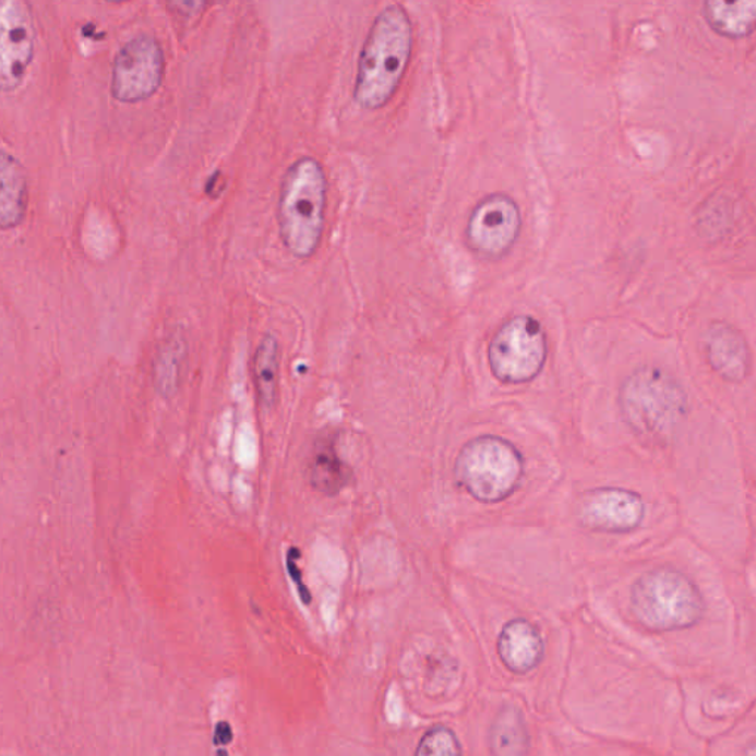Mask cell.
<instances>
[{"label":"cell","mask_w":756,"mask_h":756,"mask_svg":"<svg viewBox=\"0 0 756 756\" xmlns=\"http://www.w3.org/2000/svg\"><path fill=\"white\" fill-rule=\"evenodd\" d=\"M620 405L631 429L651 437L674 432L688 408L679 380L658 367H641L628 375L621 387Z\"/></svg>","instance_id":"3"},{"label":"cell","mask_w":756,"mask_h":756,"mask_svg":"<svg viewBox=\"0 0 756 756\" xmlns=\"http://www.w3.org/2000/svg\"><path fill=\"white\" fill-rule=\"evenodd\" d=\"M524 471L520 451L507 439L492 434L467 442L454 466L459 487L483 504L507 500L519 488Z\"/></svg>","instance_id":"4"},{"label":"cell","mask_w":756,"mask_h":756,"mask_svg":"<svg viewBox=\"0 0 756 756\" xmlns=\"http://www.w3.org/2000/svg\"><path fill=\"white\" fill-rule=\"evenodd\" d=\"M166 57L156 37L141 35L128 40L112 62L111 95L121 104H140L160 89Z\"/></svg>","instance_id":"7"},{"label":"cell","mask_w":756,"mask_h":756,"mask_svg":"<svg viewBox=\"0 0 756 756\" xmlns=\"http://www.w3.org/2000/svg\"><path fill=\"white\" fill-rule=\"evenodd\" d=\"M0 227L10 231L20 227L26 217L28 190L26 170L7 149L0 158Z\"/></svg>","instance_id":"13"},{"label":"cell","mask_w":756,"mask_h":756,"mask_svg":"<svg viewBox=\"0 0 756 756\" xmlns=\"http://www.w3.org/2000/svg\"><path fill=\"white\" fill-rule=\"evenodd\" d=\"M352 478V469L338 457L332 442L316 444L307 465V479L312 490L334 496L344 491Z\"/></svg>","instance_id":"15"},{"label":"cell","mask_w":756,"mask_h":756,"mask_svg":"<svg viewBox=\"0 0 756 756\" xmlns=\"http://www.w3.org/2000/svg\"><path fill=\"white\" fill-rule=\"evenodd\" d=\"M708 26L727 39H743L756 31V0H705Z\"/></svg>","instance_id":"14"},{"label":"cell","mask_w":756,"mask_h":756,"mask_svg":"<svg viewBox=\"0 0 756 756\" xmlns=\"http://www.w3.org/2000/svg\"><path fill=\"white\" fill-rule=\"evenodd\" d=\"M36 26L28 0H0V86L14 92L35 60Z\"/></svg>","instance_id":"8"},{"label":"cell","mask_w":756,"mask_h":756,"mask_svg":"<svg viewBox=\"0 0 756 756\" xmlns=\"http://www.w3.org/2000/svg\"><path fill=\"white\" fill-rule=\"evenodd\" d=\"M496 651L509 672L524 675L540 665L545 646L537 626L519 617L503 626L496 641Z\"/></svg>","instance_id":"12"},{"label":"cell","mask_w":756,"mask_h":756,"mask_svg":"<svg viewBox=\"0 0 756 756\" xmlns=\"http://www.w3.org/2000/svg\"><path fill=\"white\" fill-rule=\"evenodd\" d=\"M300 559V551L298 549H290L287 553V569L290 574L292 580H295L296 587H298L300 599H302L304 604H311V592H309L307 585L302 580V572H300L298 566V560Z\"/></svg>","instance_id":"21"},{"label":"cell","mask_w":756,"mask_h":756,"mask_svg":"<svg viewBox=\"0 0 756 756\" xmlns=\"http://www.w3.org/2000/svg\"><path fill=\"white\" fill-rule=\"evenodd\" d=\"M185 341L181 336H170L158 349L154 361V384L158 394L173 398L181 383L182 363L185 359Z\"/></svg>","instance_id":"18"},{"label":"cell","mask_w":756,"mask_h":756,"mask_svg":"<svg viewBox=\"0 0 756 756\" xmlns=\"http://www.w3.org/2000/svg\"><path fill=\"white\" fill-rule=\"evenodd\" d=\"M232 729L231 725L228 724V722H219V724L215 727V739H213V741H215V745H228V743L232 742Z\"/></svg>","instance_id":"22"},{"label":"cell","mask_w":756,"mask_h":756,"mask_svg":"<svg viewBox=\"0 0 756 756\" xmlns=\"http://www.w3.org/2000/svg\"><path fill=\"white\" fill-rule=\"evenodd\" d=\"M104 2H108V3H124V2H129V0H104Z\"/></svg>","instance_id":"23"},{"label":"cell","mask_w":756,"mask_h":756,"mask_svg":"<svg viewBox=\"0 0 756 756\" xmlns=\"http://www.w3.org/2000/svg\"><path fill=\"white\" fill-rule=\"evenodd\" d=\"M704 349L709 365L721 379L741 383L751 370V352L745 337L725 323H716L705 333Z\"/></svg>","instance_id":"11"},{"label":"cell","mask_w":756,"mask_h":756,"mask_svg":"<svg viewBox=\"0 0 756 756\" xmlns=\"http://www.w3.org/2000/svg\"><path fill=\"white\" fill-rule=\"evenodd\" d=\"M631 608L647 628L671 631L695 625L704 613V600L699 588L686 575L659 567L633 585Z\"/></svg>","instance_id":"5"},{"label":"cell","mask_w":756,"mask_h":756,"mask_svg":"<svg viewBox=\"0 0 756 756\" xmlns=\"http://www.w3.org/2000/svg\"><path fill=\"white\" fill-rule=\"evenodd\" d=\"M169 10L185 20L195 19L206 10L208 0H166Z\"/></svg>","instance_id":"20"},{"label":"cell","mask_w":756,"mask_h":756,"mask_svg":"<svg viewBox=\"0 0 756 756\" xmlns=\"http://www.w3.org/2000/svg\"><path fill=\"white\" fill-rule=\"evenodd\" d=\"M417 756H459L463 755L461 743L457 734L448 727L437 725L421 737L416 749Z\"/></svg>","instance_id":"19"},{"label":"cell","mask_w":756,"mask_h":756,"mask_svg":"<svg viewBox=\"0 0 756 756\" xmlns=\"http://www.w3.org/2000/svg\"><path fill=\"white\" fill-rule=\"evenodd\" d=\"M549 355L544 327L530 315L509 319L491 338L488 361L500 383L525 384L540 375Z\"/></svg>","instance_id":"6"},{"label":"cell","mask_w":756,"mask_h":756,"mask_svg":"<svg viewBox=\"0 0 756 756\" xmlns=\"http://www.w3.org/2000/svg\"><path fill=\"white\" fill-rule=\"evenodd\" d=\"M281 348L277 336L267 333L259 341L253 358V379L262 407L271 409L278 399Z\"/></svg>","instance_id":"16"},{"label":"cell","mask_w":756,"mask_h":756,"mask_svg":"<svg viewBox=\"0 0 756 756\" xmlns=\"http://www.w3.org/2000/svg\"><path fill=\"white\" fill-rule=\"evenodd\" d=\"M521 231L519 204L507 194H492L475 207L466 236L476 253L501 257L516 244Z\"/></svg>","instance_id":"9"},{"label":"cell","mask_w":756,"mask_h":756,"mask_svg":"<svg viewBox=\"0 0 756 756\" xmlns=\"http://www.w3.org/2000/svg\"><path fill=\"white\" fill-rule=\"evenodd\" d=\"M583 524L600 532H629L641 524L645 504L636 492L621 488H599L584 495L579 505Z\"/></svg>","instance_id":"10"},{"label":"cell","mask_w":756,"mask_h":756,"mask_svg":"<svg viewBox=\"0 0 756 756\" xmlns=\"http://www.w3.org/2000/svg\"><path fill=\"white\" fill-rule=\"evenodd\" d=\"M490 751L496 756H520L529 752V733L519 709L504 708L490 729Z\"/></svg>","instance_id":"17"},{"label":"cell","mask_w":756,"mask_h":756,"mask_svg":"<svg viewBox=\"0 0 756 756\" xmlns=\"http://www.w3.org/2000/svg\"><path fill=\"white\" fill-rule=\"evenodd\" d=\"M327 207V178L313 157H300L284 173L277 206L279 237L296 259H309L320 249Z\"/></svg>","instance_id":"2"},{"label":"cell","mask_w":756,"mask_h":756,"mask_svg":"<svg viewBox=\"0 0 756 756\" xmlns=\"http://www.w3.org/2000/svg\"><path fill=\"white\" fill-rule=\"evenodd\" d=\"M411 20L400 5H388L371 24L359 53L353 98L365 110L386 106L405 76L412 52Z\"/></svg>","instance_id":"1"}]
</instances>
